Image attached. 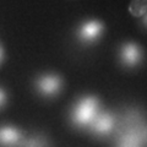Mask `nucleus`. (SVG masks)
<instances>
[{
    "instance_id": "nucleus-1",
    "label": "nucleus",
    "mask_w": 147,
    "mask_h": 147,
    "mask_svg": "<svg viewBox=\"0 0 147 147\" xmlns=\"http://www.w3.org/2000/svg\"><path fill=\"white\" fill-rule=\"evenodd\" d=\"M98 115V100L93 97L80 99L72 110L71 118L77 126H87Z\"/></svg>"
},
{
    "instance_id": "nucleus-2",
    "label": "nucleus",
    "mask_w": 147,
    "mask_h": 147,
    "mask_svg": "<svg viewBox=\"0 0 147 147\" xmlns=\"http://www.w3.org/2000/svg\"><path fill=\"white\" fill-rule=\"evenodd\" d=\"M37 86H38V90L40 91V93H43L45 96H53L55 93H58L59 90H60L61 80L55 75H45L38 80Z\"/></svg>"
},
{
    "instance_id": "nucleus-3",
    "label": "nucleus",
    "mask_w": 147,
    "mask_h": 147,
    "mask_svg": "<svg viewBox=\"0 0 147 147\" xmlns=\"http://www.w3.org/2000/svg\"><path fill=\"white\" fill-rule=\"evenodd\" d=\"M114 126V118L110 114L103 113L99 114L94 118V120L91 123L92 131L97 135H107Z\"/></svg>"
},
{
    "instance_id": "nucleus-4",
    "label": "nucleus",
    "mask_w": 147,
    "mask_h": 147,
    "mask_svg": "<svg viewBox=\"0 0 147 147\" xmlns=\"http://www.w3.org/2000/svg\"><path fill=\"white\" fill-rule=\"evenodd\" d=\"M22 141L21 132L12 126L0 127V144L3 146L17 147Z\"/></svg>"
},
{
    "instance_id": "nucleus-5",
    "label": "nucleus",
    "mask_w": 147,
    "mask_h": 147,
    "mask_svg": "<svg viewBox=\"0 0 147 147\" xmlns=\"http://www.w3.org/2000/svg\"><path fill=\"white\" fill-rule=\"evenodd\" d=\"M102 25L98 21H88L80 28L79 36L84 42H92L99 37L102 32Z\"/></svg>"
},
{
    "instance_id": "nucleus-6",
    "label": "nucleus",
    "mask_w": 147,
    "mask_h": 147,
    "mask_svg": "<svg viewBox=\"0 0 147 147\" xmlns=\"http://www.w3.org/2000/svg\"><path fill=\"white\" fill-rule=\"evenodd\" d=\"M141 58V53H140V49L137 45L135 44H131V43H127L121 49V59L124 60V63L126 65H136L139 63Z\"/></svg>"
},
{
    "instance_id": "nucleus-7",
    "label": "nucleus",
    "mask_w": 147,
    "mask_h": 147,
    "mask_svg": "<svg viewBox=\"0 0 147 147\" xmlns=\"http://www.w3.org/2000/svg\"><path fill=\"white\" fill-rule=\"evenodd\" d=\"M17 147H48V142L43 136L33 135L26 140H22Z\"/></svg>"
},
{
    "instance_id": "nucleus-8",
    "label": "nucleus",
    "mask_w": 147,
    "mask_h": 147,
    "mask_svg": "<svg viewBox=\"0 0 147 147\" xmlns=\"http://www.w3.org/2000/svg\"><path fill=\"white\" fill-rule=\"evenodd\" d=\"M147 11V0H132L130 4V12L134 16H142Z\"/></svg>"
},
{
    "instance_id": "nucleus-9",
    "label": "nucleus",
    "mask_w": 147,
    "mask_h": 147,
    "mask_svg": "<svg viewBox=\"0 0 147 147\" xmlns=\"http://www.w3.org/2000/svg\"><path fill=\"white\" fill-rule=\"evenodd\" d=\"M6 100V96H5V92H4L1 88H0V107H3L4 103Z\"/></svg>"
},
{
    "instance_id": "nucleus-10",
    "label": "nucleus",
    "mask_w": 147,
    "mask_h": 147,
    "mask_svg": "<svg viewBox=\"0 0 147 147\" xmlns=\"http://www.w3.org/2000/svg\"><path fill=\"white\" fill-rule=\"evenodd\" d=\"M144 24L147 26V13H146V16H145V20H144Z\"/></svg>"
},
{
    "instance_id": "nucleus-11",
    "label": "nucleus",
    "mask_w": 147,
    "mask_h": 147,
    "mask_svg": "<svg viewBox=\"0 0 147 147\" xmlns=\"http://www.w3.org/2000/svg\"><path fill=\"white\" fill-rule=\"evenodd\" d=\"M1 58H3V53H1V49H0V60H1Z\"/></svg>"
}]
</instances>
